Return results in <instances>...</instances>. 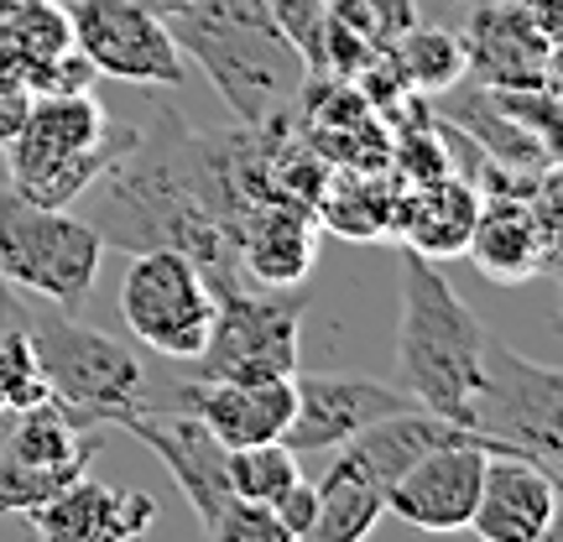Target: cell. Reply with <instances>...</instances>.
<instances>
[{"label":"cell","mask_w":563,"mask_h":542,"mask_svg":"<svg viewBox=\"0 0 563 542\" xmlns=\"http://www.w3.org/2000/svg\"><path fill=\"white\" fill-rule=\"evenodd\" d=\"M157 5H167V0H157Z\"/></svg>","instance_id":"obj_35"},{"label":"cell","mask_w":563,"mask_h":542,"mask_svg":"<svg viewBox=\"0 0 563 542\" xmlns=\"http://www.w3.org/2000/svg\"><path fill=\"white\" fill-rule=\"evenodd\" d=\"M490 454H517V449L475 433L464 443L422 454L407 475L386 485V511L418 532H464L475 517V501H481V475Z\"/></svg>","instance_id":"obj_13"},{"label":"cell","mask_w":563,"mask_h":542,"mask_svg":"<svg viewBox=\"0 0 563 542\" xmlns=\"http://www.w3.org/2000/svg\"><path fill=\"white\" fill-rule=\"evenodd\" d=\"M464 256L485 281L522 287L559 266V167H548L527 193H481V214Z\"/></svg>","instance_id":"obj_11"},{"label":"cell","mask_w":563,"mask_h":542,"mask_svg":"<svg viewBox=\"0 0 563 542\" xmlns=\"http://www.w3.org/2000/svg\"><path fill=\"white\" fill-rule=\"evenodd\" d=\"M162 21L178 53L209 74L241 125H266L272 115L292 110L308 68L298 47L282 37L266 0H167Z\"/></svg>","instance_id":"obj_1"},{"label":"cell","mask_w":563,"mask_h":542,"mask_svg":"<svg viewBox=\"0 0 563 542\" xmlns=\"http://www.w3.org/2000/svg\"><path fill=\"white\" fill-rule=\"evenodd\" d=\"M21 0H0V16H5V11H16Z\"/></svg>","instance_id":"obj_34"},{"label":"cell","mask_w":563,"mask_h":542,"mask_svg":"<svg viewBox=\"0 0 563 542\" xmlns=\"http://www.w3.org/2000/svg\"><path fill=\"white\" fill-rule=\"evenodd\" d=\"M26 340H32V355L42 365L47 402H58L79 428H100L131 407H152V381H146L141 361L110 334L79 323V313L32 308Z\"/></svg>","instance_id":"obj_5"},{"label":"cell","mask_w":563,"mask_h":542,"mask_svg":"<svg viewBox=\"0 0 563 542\" xmlns=\"http://www.w3.org/2000/svg\"><path fill=\"white\" fill-rule=\"evenodd\" d=\"M104 262L100 230L79 214L42 209L0 188V277L16 292H37L58 313H79Z\"/></svg>","instance_id":"obj_6"},{"label":"cell","mask_w":563,"mask_h":542,"mask_svg":"<svg viewBox=\"0 0 563 542\" xmlns=\"http://www.w3.org/2000/svg\"><path fill=\"white\" fill-rule=\"evenodd\" d=\"M152 522H157L152 490H115V485H100L89 475H79L53 501L26 511V527L53 542H125L141 538Z\"/></svg>","instance_id":"obj_16"},{"label":"cell","mask_w":563,"mask_h":542,"mask_svg":"<svg viewBox=\"0 0 563 542\" xmlns=\"http://www.w3.org/2000/svg\"><path fill=\"white\" fill-rule=\"evenodd\" d=\"M418 407L402 386L371 381L355 370H292V418L282 443L292 454H334L355 439L361 428Z\"/></svg>","instance_id":"obj_12"},{"label":"cell","mask_w":563,"mask_h":542,"mask_svg":"<svg viewBox=\"0 0 563 542\" xmlns=\"http://www.w3.org/2000/svg\"><path fill=\"white\" fill-rule=\"evenodd\" d=\"M266 11L282 26V37L298 47L302 68L323 74V21H329L323 0H266Z\"/></svg>","instance_id":"obj_28"},{"label":"cell","mask_w":563,"mask_h":542,"mask_svg":"<svg viewBox=\"0 0 563 542\" xmlns=\"http://www.w3.org/2000/svg\"><path fill=\"white\" fill-rule=\"evenodd\" d=\"M0 37L32 68V63H47L74 47V21H68V5H58V0H21L16 11L0 16Z\"/></svg>","instance_id":"obj_24"},{"label":"cell","mask_w":563,"mask_h":542,"mask_svg":"<svg viewBox=\"0 0 563 542\" xmlns=\"http://www.w3.org/2000/svg\"><path fill=\"white\" fill-rule=\"evenodd\" d=\"M173 407H188L194 418L224 443H272L287 433L292 418V376H256V381H188L178 386Z\"/></svg>","instance_id":"obj_17"},{"label":"cell","mask_w":563,"mask_h":542,"mask_svg":"<svg viewBox=\"0 0 563 542\" xmlns=\"http://www.w3.org/2000/svg\"><path fill=\"white\" fill-rule=\"evenodd\" d=\"M323 11L334 21H344L355 37H365L371 47L386 53L418 21V0H323Z\"/></svg>","instance_id":"obj_26"},{"label":"cell","mask_w":563,"mask_h":542,"mask_svg":"<svg viewBox=\"0 0 563 542\" xmlns=\"http://www.w3.org/2000/svg\"><path fill=\"white\" fill-rule=\"evenodd\" d=\"M95 79H100V68L84 58L79 47L26 68V89L32 95H95Z\"/></svg>","instance_id":"obj_29"},{"label":"cell","mask_w":563,"mask_h":542,"mask_svg":"<svg viewBox=\"0 0 563 542\" xmlns=\"http://www.w3.org/2000/svg\"><path fill=\"white\" fill-rule=\"evenodd\" d=\"M490 329L443 281L439 262L402 245V313H397V376L418 407L470 428V397L481 386Z\"/></svg>","instance_id":"obj_2"},{"label":"cell","mask_w":563,"mask_h":542,"mask_svg":"<svg viewBox=\"0 0 563 542\" xmlns=\"http://www.w3.org/2000/svg\"><path fill=\"white\" fill-rule=\"evenodd\" d=\"M481 214V188L460 173H443V178L422 182V188H402L397 182V203H391V235L418 251L428 262H454L470 245Z\"/></svg>","instance_id":"obj_19"},{"label":"cell","mask_w":563,"mask_h":542,"mask_svg":"<svg viewBox=\"0 0 563 542\" xmlns=\"http://www.w3.org/2000/svg\"><path fill=\"white\" fill-rule=\"evenodd\" d=\"M391 203H397L391 173L329 167L319 199H313V220L344 241H382V235H391Z\"/></svg>","instance_id":"obj_21"},{"label":"cell","mask_w":563,"mask_h":542,"mask_svg":"<svg viewBox=\"0 0 563 542\" xmlns=\"http://www.w3.org/2000/svg\"><path fill=\"white\" fill-rule=\"evenodd\" d=\"M464 439H475V428L449 422V418H439V412H428V407H407V412H391V418L361 428L355 439L344 443V454L361 460L365 475L386 490V485L397 480V475H407L422 454L449 449V443H464Z\"/></svg>","instance_id":"obj_20"},{"label":"cell","mask_w":563,"mask_h":542,"mask_svg":"<svg viewBox=\"0 0 563 542\" xmlns=\"http://www.w3.org/2000/svg\"><path fill=\"white\" fill-rule=\"evenodd\" d=\"M272 517H277V527H282V538L287 542H308V527H313V517H319V485L298 475V480L272 501Z\"/></svg>","instance_id":"obj_30"},{"label":"cell","mask_w":563,"mask_h":542,"mask_svg":"<svg viewBox=\"0 0 563 542\" xmlns=\"http://www.w3.org/2000/svg\"><path fill=\"white\" fill-rule=\"evenodd\" d=\"M470 428L563 475V370L527 361L490 334L481 386L470 397Z\"/></svg>","instance_id":"obj_8"},{"label":"cell","mask_w":563,"mask_h":542,"mask_svg":"<svg viewBox=\"0 0 563 542\" xmlns=\"http://www.w3.org/2000/svg\"><path fill=\"white\" fill-rule=\"evenodd\" d=\"M302 308H308L302 287H266V292H251L245 281L214 287V323H209L203 350L188 361V381L292 376Z\"/></svg>","instance_id":"obj_7"},{"label":"cell","mask_w":563,"mask_h":542,"mask_svg":"<svg viewBox=\"0 0 563 542\" xmlns=\"http://www.w3.org/2000/svg\"><path fill=\"white\" fill-rule=\"evenodd\" d=\"M340 460L323 469L319 480V517L308 527V542H355L371 538L386 511V490L361 469V460H350L344 449H334Z\"/></svg>","instance_id":"obj_22"},{"label":"cell","mask_w":563,"mask_h":542,"mask_svg":"<svg viewBox=\"0 0 563 542\" xmlns=\"http://www.w3.org/2000/svg\"><path fill=\"white\" fill-rule=\"evenodd\" d=\"M464 79L485 89H543L559 84V42L543 37L517 0H481L464 21Z\"/></svg>","instance_id":"obj_14"},{"label":"cell","mask_w":563,"mask_h":542,"mask_svg":"<svg viewBox=\"0 0 563 542\" xmlns=\"http://www.w3.org/2000/svg\"><path fill=\"white\" fill-rule=\"evenodd\" d=\"M26 110H32V95H26V89H0V152H5L11 136L21 131Z\"/></svg>","instance_id":"obj_32"},{"label":"cell","mask_w":563,"mask_h":542,"mask_svg":"<svg viewBox=\"0 0 563 542\" xmlns=\"http://www.w3.org/2000/svg\"><path fill=\"white\" fill-rule=\"evenodd\" d=\"M391 58L402 68V79L412 95H428V100H439L443 89H454L464 84V37L460 32H449V26H422L412 21L402 37L391 42Z\"/></svg>","instance_id":"obj_23"},{"label":"cell","mask_w":563,"mask_h":542,"mask_svg":"<svg viewBox=\"0 0 563 542\" xmlns=\"http://www.w3.org/2000/svg\"><path fill=\"white\" fill-rule=\"evenodd\" d=\"M68 21H74V47L104 79L141 84V89L146 84L178 89L188 79V63L162 21L157 0H68Z\"/></svg>","instance_id":"obj_10"},{"label":"cell","mask_w":563,"mask_h":542,"mask_svg":"<svg viewBox=\"0 0 563 542\" xmlns=\"http://www.w3.org/2000/svg\"><path fill=\"white\" fill-rule=\"evenodd\" d=\"M26 329H32V302L21 298L5 277H0V344L16 340V334H26Z\"/></svg>","instance_id":"obj_31"},{"label":"cell","mask_w":563,"mask_h":542,"mask_svg":"<svg viewBox=\"0 0 563 542\" xmlns=\"http://www.w3.org/2000/svg\"><path fill=\"white\" fill-rule=\"evenodd\" d=\"M235 256L241 272L262 287H302L319 262V235H313V209L298 199H266L235 230Z\"/></svg>","instance_id":"obj_18"},{"label":"cell","mask_w":563,"mask_h":542,"mask_svg":"<svg viewBox=\"0 0 563 542\" xmlns=\"http://www.w3.org/2000/svg\"><path fill=\"white\" fill-rule=\"evenodd\" d=\"M559 522V475L527 454H490L464 532L485 542H543Z\"/></svg>","instance_id":"obj_15"},{"label":"cell","mask_w":563,"mask_h":542,"mask_svg":"<svg viewBox=\"0 0 563 542\" xmlns=\"http://www.w3.org/2000/svg\"><path fill=\"white\" fill-rule=\"evenodd\" d=\"M517 5H522L527 21H532L543 37H553V42L563 37V0H517Z\"/></svg>","instance_id":"obj_33"},{"label":"cell","mask_w":563,"mask_h":542,"mask_svg":"<svg viewBox=\"0 0 563 542\" xmlns=\"http://www.w3.org/2000/svg\"><path fill=\"white\" fill-rule=\"evenodd\" d=\"M131 136L136 125H115L95 95H32L21 131L0 152L11 167V193L42 209H68Z\"/></svg>","instance_id":"obj_3"},{"label":"cell","mask_w":563,"mask_h":542,"mask_svg":"<svg viewBox=\"0 0 563 542\" xmlns=\"http://www.w3.org/2000/svg\"><path fill=\"white\" fill-rule=\"evenodd\" d=\"M37 402H47V381H42V365L32 355V340L16 334V340L0 344V422L21 418Z\"/></svg>","instance_id":"obj_27"},{"label":"cell","mask_w":563,"mask_h":542,"mask_svg":"<svg viewBox=\"0 0 563 542\" xmlns=\"http://www.w3.org/2000/svg\"><path fill=\"white\" fill-rule=\"evenodd\" d=\"M115 428H125L136 443H146L167 475L178 480V490L188 496L194 517H199L203 538L214 542H287L282 538L272 506H251L230 490V449H224L209 428H203L188 407H131L115 418Z\"/></svg>","instance_id":"obj_4"},{"label":"cell","mask_w":563,"mask_h":542,"mask_svg":"<svg viewBox=\"0 0 563 542\" xmlns=\"http://www.w3.org/2000/svg\"><path fill=\"white\" fill-rule=\"evenodd\" d=\"M230 490L251 506H272L287 490V485L298 480V454L287 449L282 439L272 443H245V449H230Z\"/></svg>","instance_id":"obj_25"},{"label":"cell","mask_w":563,"mask_h":542,"mask_svg":"<svg viewBox=\"0 0 563 542\" xmlns=\"http://www.w3.org/2000/svg\"><path fill=\"white\" fill-rule=\"evenodd\" d=\"M121 313L152 355L188 365L209 340L214 323V292L203 272L173 245H146L125 266L121 281Z\"/></svg>","instance_id":"obj_9"}]
</instances>
